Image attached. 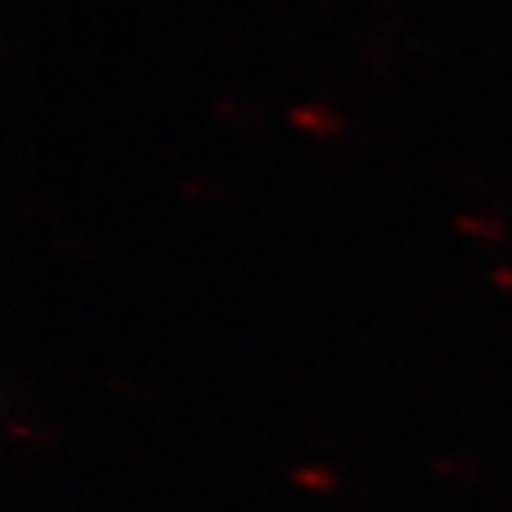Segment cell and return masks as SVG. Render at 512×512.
Here are the masks:
<instances>
[{
    "instance_id": "7a4b0ae2",
    "label": "cell",
    "mask_w": 512,
    "mask_h": 512,
    "mask_svg": "<svg viewBox=\"0 0 512 512\" xmlns=\"http://www.w3.org/2000/svg\"><path fill=\"white\" fill-rule=\"evenodd\" d=\"M456 228H459V232H466V235H473V239H480V242H502L505 235H509L505 221H502V217H495V214H480V217L463 214V217H456Z\"/></svg>"
},
{
    "instance_id": "3957f363",
    "label": "cell",
    "mask_w": 512,
    "mask_h": 512,
    "mask_svg": "<svg viewBox=\"0 0 512 512\" xmlns=\"http://www.w3.org/2000/svg\"><path fill=\"white\" fill-rule=\"evenodd\" d=\"M292 480H296L299 488H310V491H335V473L324 470V466H299L292 470Z\"/></svg>"
},
{
    "instance_id": "6da1fadb",
    "label": "cell",
    "mask_w": 512,
    "mask_h": 512,
    "mask_svg": "<svg viewBox=\"0 0 512 512\" xmlns=\"http://www.w3.org/2000/svg\"><path fill=\"white\" fill-rule=\"evenodd\" d=\"M288 118H292V125L306 128V132H310V136H317V139H331V136H338V132L345 128L342 114H335L331 107H324V104L296 107V111L288 114Z\"/></svg>"
},
{
    "instance_id": "277c9868",
    "label": "cell",
    "mask_w": 512,
    "mask_h": 512,
    "mask_svg": "<svg viewBox=\"0 0 512 512\" xmlns=\"http://www.w3.org/2000/svg\"><path fill=\"white\" fill-rule=\"evenodd\" d=\"M491 281H495L498 288H505V292H512V267H498V271L491 274Z\"/></svg>"
}]
</instances>
